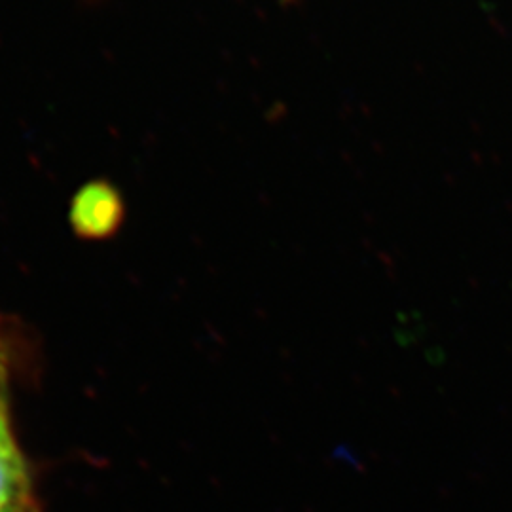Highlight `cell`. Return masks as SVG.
<instances>
[{
    "mask_svg": "<svg viewBox=\"0 0 512 512\" xmlns=\"http://www.w3.org/2000/svg\"><path fill=\"white\" fill-rule=\"evenodd\" d=\"M126 220V203L109 181L86 183L74 194L69 222L74 234L90 241L109 239Z\"/></svg>",
    "mask_w": 512,
    "mask_h": 512,
    "instance_id": "1",
    "label": "cell"
},
{
    "mask_svg": "<svg viewBox=\"0 0 512 512\" xmlns=\"http://www.w3.org/2000/svg\"><path fill=\"white\" fill-rule=\"evenodd\" d=\"M16 365V346L8 323L0 317V431L10 427V385Z\"/></svg>",
    "mask_w": 512,
    "mask_h": 512,
    "instance_id": "3",
    "label": "cell"
},
{
    "mask_svg": "<svg viewBox=\"0 0 512 512\" xmlns=\"http://www.w3.org/2000/svg\"><path fill=\"white\" fill-rule=\"evenodd\" d=\"M0 512H40L29 463L12 429L0 431Z\"/></svg>",
    "mask_w": 512,
    "mask_h": 512,
    "instance_id": "2",
    "label": "cell"
}]
</instances>
